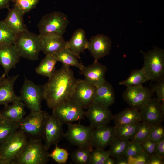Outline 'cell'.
<instances>
[{
  "mask_svg": "<svg viewBox=\"0 0 164 164\" xmlns=\"http://www.w3.org/2000/svg\"><path fill=\"white\" fill-rule=\"evenodd\" d=\"M76 80L69 66L63 65L55 70L42 87L43 99L48 107L52 109L71 99Z\"/></svg>",
  "mask_w": 164,
  "mask_h": 164,
  "instance_id": "1",
  "label": "cell"
},
{
  "mask_svg": "<svg viewBox=\"0 0 164 164\" xmlns=\"http://www.w3.org/2000/svg\"><path fill=\"white\" fill-rule=\"evenodd\" d=\"M46 111L41 110L30 111L19 122V129L23 132L28 140L43 139L44 128L49 115Z\"/></svg>",
  "mask_w": 164,
  "mask_h": 164,
  "instance_id": "2",
  "label": "cell"
},
{
  "mask_svg": "<svg viewBox=\"0 0 164 164\" xmlns=\"http://www.w3.org/2000/svg\"><path fill=\"white\" fill-rule=\"evenodd\" d=\"M28 140L19 129L0 145V164H13L22 153Z\"/></svg>",
  "mask_w": 164,
  "mask_h": 164,
  "instance_id": "3",
  "label": "cell"
},
{
  "mask_svg": "<svg viewBox=\"0 0 164 164\" xmlns=\"http://www.w3.org/2000/svg\"><path fill=\"white\" fill-rule=\"evenodd\" d=\"M13 44L21 57L29 60H38L42 51L41 38L39 35L28 30L16 34Z\"/></svg>",
  "mask_w": 164,
  "mask_h": 164,
  "instance_id": "4",
  "label": "cell"
},
{
  "mask_svg": "<svg viewBox=\"0 0 164 164\" xmlns=\"http://www.w3.org/2000/svg\"><path fill=\"white\" fill-rule=\"evenodd\" d=\"M69 21L67 16L60 11H55L43 16L37 25L41 37L63 36Z\"/></svg>",
  "mask_w": 164,
  "mask_h": 164,
  "instance_id": "5",
  "label": "cell"
},
{
  "mask_svg": "<svg viewBox=\"0 0 164 164\" xmlns=\"http://www.w3.org/2000/svg\"><path fill=\"white\" fill-rule=\"evenodd\" d=\"M144 58L143 67L149 80L157 81L164 79V51L155 46L147 52L141 50Z\"/></svg>",
  "mask_w": 164,
  "mask_h": 164,
  "instance_id": "6",
  "label": "cell"
},
{
  "mask_svg": "<svg viewBox=\"0 0 164 164\" xmlns=\"http://www.w3.org/2000/svg\"><path fill=\"white\" fill-rule=\"evenodd\" d=\"M41 140H28L13 164H46L49 160L47 149Z\"/></svg>",
  "mask_w": 164,
  "mask_h": 164,
  "instance_id": "7",
  "label": "cell"
},
{
  "mask_svg": "<svg viewBox=\"0 0 164 164\" xmlns=\"http://www.w3.org/2000/svg\"><path fill=\"white\" fill-rule=\"evenodd\" d=\"M67 125V130L63 137L73 145L92 150L91 141L93 128L90 125L86 126L80 123Z\"/></svg>",
  "mask_w": 164,
  "mask_h": 164,
  "instance_id": "8",
  "label": "cell"
},
{
  "mask_svg": "<svg viewBox=\"0 0 164 164\" xmlns=\"http://www.w3.org/2000/svg\"><path fill=\"white\" fill-rule=\"evenodd\" d=\"M52 110V114L63 124L80 121L85 116L83 108L71 98L61 103Z\"/></svg>",
  "mask_w": 164,
  "mask_h": 164,
  "instance_id": "9",
  "label": "cell"
},
{
  "mask_svg": "<svg viewBox=\"0 0 164 164\" xmlns=\"http://www.w3.org/2000/svg\"><path fill=\"white\" fill-rule=\"evenodd\" d=\"M19 96L21 101L30 111L41 110V103L43 99L42 87L25 77Z\"/></svg>",
  "mask_w": 164,
  "mask_h": 164,
  "instance_id": "10",
  "label": "cell"
},
{
  "mask_svg": "<svg viewBox=\"0 0 164 164\" xmlns=\"http://www.w3.org/2000/svg\"><path fill=\"white\" fill-rule=\"evenodd\" d=\"M154 92L142 85L127 87L123 92L124 100L130 107L140 109L152 98Z\"/></svg>",
  "mask_w": 164,
  "mask_h": 164,
  "instance_id": "11",
  "label": "cell"
},
{
  "mask_svg": "<svg viewBox=\"0 0 164 164\" xmlns=\"http://www.w3.org/2000/svg\"><path fill=\"white\" fill-rule=\"evenodd\" d=\"M142 121L150 125L161 124L164 117V102L151 98L140 109Z\"/></svg>",
  "mask_w": 164,
  "mask_h": 164,
  "instance_id": "12",
  "label": "cell"
},
{
  "mask_svg": "<svg viewBox=\"0 0 164 164\" xmlns=\"http://www.w3.org/2000/svg\"><path fill=\"white\" fill-rule=\"evenodd\" d=\"M85 112V116L93 128L107 125L113 119L109 107L96 102H92Z\"/></svg>",
  "mask_w": 164,
  "mask_h": 164,
  "instance_id": "13",
  "label": "cell"
},
{
  "mask_svg": "<svg viewBox=\"0 0 164 164\" xmlns=\"http://www.w3.org/2000/svg\"><path fill=\"white\" fill-rule=\"evenodd\" d=\"M96 87L84 79H77L71 99L83 109H87L93 102Z\"/></svg>",
  "mask_w": 164,
  "mask_h": 164,
  "instance_id": "14",
  "label": "cell"
},
{
  "mask_svg": "<svg viewBox=\"0 0 164 164\" xmlns=\"http://www.w3.org/2000/svg\"><path fill=\"white\" fill-rule=\"evenodd\" d=\"M63 124L52 114L49 115L44 128V145L48 150L52 145H56L64 137Z\"/></svg>",
  "mask_w": 164,
  "mask_h": 164,
  "instance_id": "15",
  "label": "cell"
},
{
  "mask_svg": "<svg viewBox=\"0 0 164 164\" xmlns=\"http://www.w3.org/2000/svg\"><path fill=\"white\" fill-rule=\"evenodd\" d=\"M111 44V39L108 36L99 34L91 38L87 49L95 60H98L110 53Z\"/></svg>",
  "mask_w": 164,
  "mask_h": 164,
  "instance_id": "16",
  "label": "cell"
},
{
  "mask_svg": "<svg viewBox=\"0 0 164 164\" xmlns=\"http://www.w3.org/2000/svg\"><path fill=\"white\" fill-rule=\"evenodd\" d=\"M21 57L15 46L13 44L0 46V65L4 70L2 75L8 76L12 69L15 68Z\"/></svg>",
  "mask_w": 164,
  "mask_h": 164,
  "instance_id": "17",
  "label": "cell"
},
{
  "mask_svg": "<svg viewBox=\"0 0 164 164\" xmlns=\"http://www.w3.org/2000/svg\"><path fill=\"white\" fill-rule=\"evenodd\" d=\"M114 127L106 125L93 128L91 145L95 148L104 149L115 139Z\"/></svg>",
  "mask_w": 164,
  "mask_h": 164,
  "instance_id": "18",
  "label": "cell"
},
{
  "mask_svg": "<svg viewBox=\"0 0 164 164\" xmlns=\"http://www.w3.org/2000/svg\"><path fill=\"white\" fill-rule=\"evenodd\" d=\"M107 70L106 67L95 60L94 63L87 66H84L81 71V74L87 81L96 87L104 83Z\"/></svg>",
  "mask_w": 164,
  "mask_h": 164,
  "instance_id": "19",
  "label": "cell"
},
{
  "mask_svg": "<svg viewBox=\"0 0 164 164\" xmlns=\"http://www.w3.org/2000/svg\"><path fill=\"white\" fill-rule=\"evenodd\" d=\"M8 9L7 16L3 20L6 26L16 34L27 30L24 21L25 14L14 5Z\"/></svg>",
  "mask_w": 164,
  "mask_h": 164,
  "instance_id": "20",
  "label": "cell"
},
{
  "mask_svg": "<svg viewBox=\"0 0 164 164\" xmlns=\"http://www.w3.org/2000/svg\"><path fill=\"white\" fill-rule=\"evenodd\" d=\"M19 76L18 74L8 77L5 82L0 86V105L5 106L21 101L20 96L16 95L14 90L15 83Z\"/></svg>",
  "mask_w": 164,
  "mask_h": 164,
  "instance_id": "21",
  "label": "cell"
},
{
  "mask_svg": "<svg viewBox=\"0 0 164 164\" xmlns=\"http://www.w3.org/2000/svg\"><path fill=\"white\" fill-rule=\"evenodd\" d=\"M40 37L42 51L46 55H53L67 48V42L65 41L63 36H55Z\"/></svg>",
  "mask_w": 164,
  "mask_h": 164,
  "instance_id": "22",
  "label": "cell"
},
{
  "mask_svg": "<svg viewBox=\"0 0 164 164\" xmlns=\"http://www.w3.org/2000/svg\"><path fill=\"white\" fill-rule=\"evenodd\" d=\"M93 102L109 107L115 101L114 90L112 85L106 81L96 87Z\"/></svg>",
  "mask_w": 164,
  "mask_h": 164,
  "instance_id": "23",
  "label": "cell"
},
{
  "mask_svg": "<svg viewBox=\"0 0 164 164\" xmlns=\"http://www.w3.org/2000/svg\"><path fill=\"white\" fill-rule=\"evenodd\" d=\"M67 48L70 50L77 57L87 49L89 41L86 39L85 32L79 28L73 33L70 40L67 41Z\"/></svg>",
  "mask_w": 164,
  "mask_h": 164,
  "instance_id": "24",
  "label": "cell"
},
{
  "mask_svg": "<svg viewBox=\"0 0 164 164\" xmlns=\"http://www.w3.org/2000/svg\"><path fill=\"white\" fill-rule=\"evenodd\" d=\"M115 126L133 124L141 122L142 118L138 109L132 108H127L113 116Z\"/></svg>",
  "mask_w": 164,
  "mask_h": 164,
  "instance_id": "25",
  "label": "cell"
},
{
  "mask_svg": "<svg viewBox=\"0 0 164 164\" xmlns=\"http://www.w3.org/2000/svg\"><path fill=\"white\" fill-rule=\"evenodd\" d=\"M12 104L4 106L3 109L0 112L4 119L19 122L26 114L24 108L25 105L22 101Z\"/></svg>",
  "mask_w": 164,
  "mask_h": 164,
  "instance_id": "26",
  "label": "cell"
},
{
  "mask_svg": "<svg viewBox=\"0 0 164 164\" xmlns=\"http://www.w3.org/2000/svg\"><path fill=\"white\" fill-rule=\"evenodd\" d=\"M53 55L58 62L62 63L63 65L74 66L82 70L84 66L79 62L77 57L68 48L64 49L54 54Z\"/></svg>",
  "mask_w": 164,
  "mask_h": 164,
  "instance_id": "27",
  "label": "cell"
},
{
  "mask_svg": "<svg viewBox=\"0 0 164 164\" xmlns=\"http://www.w3.org/2000/svg\"><path fill=\"white\" fill-rule=\"evenodd\" d=\"M58 62L53 55H46L35 69L37 74L50 77L55 71V66Z\"/></svg>",
  "mask_w": 164,
  "mask_h": 164,
  "instance_id": "28",
  "label": "cell"
},
{
  "mask_svg": "<svg viewBox=\"0 0 164 164\" xmlns=\"http://www.w3.org/2000/svg\"><path fill=\"white\" fill-rule=\"evenodd\" d=\"M149 80L145 70L143 67L140 69L133 70L130 75L126 80L119 82L121 85H124L127 87L136 86L142 84Z\"/></svg>",
  "mask_w": 164,
  "mask_h": 164,
  "instance_id": "29",
  "label": "cell"
},
{
  "mask_svg": "<svg viewBox=\"0 0 164 164\" xmlns=\"http://www.w3.org/2000/svg\"><path fill=\"white\" fill-rule=\"evenodd\" d=\"M140 123L141 122H139L120 126H114L116 138L120 140H131L137 132Z\"/></svg>",
  "mask_w": 164,
  "mask_h": 164,
  "instance_id": "30",
  "label": "cell"
},
{
  "mask_svg": "<svg viewBox=\"0 0 164 164\" xmlns=\"http://www.w3.org/2000/svg\"><path fill=\"white\" fill-rule=\"evenodd\" d=\"M18 129L19 122L4 119L0 122V145Z\"/></svg>",
  "mask_w": 164,
  "mask_h": 164,
  "instance_id": "31",
  "label": "cell"
},
{
  "mask_svg": "<svg viewBox=\"0 0 164 164\" xmlns=\"http://www.w3.org/2000/svg\"><path fill=\"white\" fill-rule=\"evenodd\" d=\"M130 142L129 140H120L116 138L109 145L108 151L110 156L116 159L124 155Z\"/></svg>",
  "mask_w": 164,
  "mask_h": 164,
  "instance_id": "32",
  "label": "cell"
},
{
  "mask_svg": "<svg viewBox=\"0 0 164 164\" xmlns=\"http://www.w3.org/2000/svg\"><path fill=\"white\" fill-rule=\"evenodd\" d=\"M92 151L87 148L78 147L71 153L72 160L76 164H90Z\"/></svg>",
  "mask_w": 164,
  "mask_h": 164,
  "instance_id": "33",
  "label": "cell"
},
{
  "mask_svg": "<svg viewBox=\"0 0 164 164\" xmlns=\"http://www.w3.org/2000/svg\"><path fill=\"white\" fill-rule=\"evenodd\" d=\"M16 34L6 26L3 20H0V46L13 44Z\"/></svg>",
  "mask_w": 164,
  "mask_h": 164,
  "instance_id": "34",
  "label": "cell"
},
{
  "mask_svg": "<svg viewBox=\"0 0 164 164\" xmlns=\"http://www.w3.org/2000/svg\"><path fill=\"white\" fill-rule=\"evenodd\" d=\"M109 156L108 151L103 149L95 148L91 152L90 164H105Z\"/></svg>",
  "mask_w": 164,
  "mask_h": 164,
  "instance_id": "35",
  "label": "cell"
},
{
  "mask_svg": "<svg viewBox=\"0 0 164 164\" xmlns=\"http://www.w3.org/2000/svg\"><path fill=\"white\" fill-rule=\"evenodd\" d=\"M140 126L131 141L141 143L148 138L151 125L141 121Z\"/></svg>",
  "mask_w": 164,
  "mask_h": 164,
  "instance_id": "36",
  "label": "cell"
},
{
  "mask_svg": "<svg viewBox=\"0 0 164 164\" xmlns=\"http://www.w3.org/2000/svg\"><path fill=\"white\" fill-rule=\"evenodd\" d=\"M55 149L49 154V156L59 164L66 163L68 157L69 153L65 149L59 147L58 144L55 145Z\"/></svg>",
  "mask_w": 164,
  "mask_h": 164,
  "instance_id": "37",
  "label": "cell"
},
{
  "mask_svg": "<svg viewBox=\"0 0 164 164\" xmlns=\"http://www.w3.org/2000/svg\"><path fill=\"white\" fill-rule=\"evenodd\" d=\"M39 0H13L15 5L24 14L28 13L36 7Z\"/></svg>",
  "mask_w": 164,
  "mask_h": 164,
  "instance_id": "38",
  "label": "cell"
},
{
  "mask_svg": "<svg viewBox=\"0 0 164 164\" xmlns=\"http://www.w3.org/2000/svg\"><path fill=\"white\" fill-rule=\"evenodd\" d=\"M148 138L157 142L164 139V128L161 124L151 125Z\"/></svg>",
  "mask_w": 164,
  "mask_h": 164,
  "instance_id": "39",
  "label": "cell"
},
{
  "mask_svg": "<svg viewBox=\"0 0 164 164\" xmlns=\"http://www.w3.org/2000/svg\"><path fill=\"white\" fill-rule=\"evenodd\" d=\"M149 156L142 151L134 156L128 158V164H148Z\"/></svg>",
  "mask_w": 164,
  "mask_h": 164,
  "instance_id": "40",
  "label": "cell"
},
{
  "mask_svg": "<svg viewBox=\"0 0 164 164\" xmlns=\"http://www.w3.org/2000/svg\"><path fill=\"white\" fill-rule=\"evenodd\" d=\"M142 151V150L140 143L131 141L128 145L124 156L128 158L136 155Z\"/></svg>",
  "mask_w": 164,
  "mask_h": 164,
  "instance_id": "41",
  "label": "cell"
},
{
  "mask_svg": "<svg viewBox=\"0 0 164 164\" xmlns=\"http://www.w3.org/2000/svg\"><path fill=\"white\" fill-rule=\"evenodd\" d=\"M151 85V89L156 93L157 98L161 102H164V79L156 81Z\"/></svg>",
  "mask_w": 164,
  "mask_h": 164,
  "instance_id": "42",
  "label": "cell"
},
{
  "mask_svg": "<svg viewBox=\"0 0 164 164\" xmlns=\"http://www.w3.org/2000/svg\"><path fill=\"white\" fill-rule=\"evenodd\" d=\"M156 143L155 141L148 138L140 143V144L142 151L150 156L155 153Z\"/></svg>",
  "mask_w": 164,
  "mask_h": 164,
  "instance_id": "43",
  "label": "cell"
},
{
  "mask_svg": "<svg viewBox=\"0 0 164 164\" xmlns=\"http://www.w3.org/2000/svg\"><path fill=\"white\" fill-rule=\"evenodd\" d=\"M164 158L154 153L149 156L148 164H163Z\"/></svg>",
  "mask_w": 164,
  "mask_h": 164,
  "instance_id": "44",
  "label": "cell"
},
{
  "mask_svg": "<svg viewBox=\"0 0 164 164\" xmlns=\"http://www.w3.org/2000/svg\"><path fill=\"white\" fill-rule=\"evenodd\" d=\"M155 154L164 158V139L157 142Z\"/></svg>",
  "mask_w": 164,
  "mask_h": 164,
  "instance_id": "45",
  "label": "cell"
},
{
  "mask_svg": "<svg viewBox=\"0 0 164 164\" xmlns=\"http://www.w3.org/2000/svg\"><path fill=\"white\" fill-rule=\"evenodd\" d=\"M115 164H128V158L124 155L119 157L115 159Z\"/></svg>",
  "mask_w": 164,
  "mask_h": 164,
  "instance_id": "46",
  "label": "cell"
},
{
  "mask_svg": "<svg viewBox=\"0 0 164 164\" xmlns=\"http://www.w3.org/2000/svg\"><path fill=\"white\" fill-rule=\"evenodd\" d=\"M13 0H0V9L9 8V4Z\"/></svg>",
  "mask_w": 164,
  "mask_h": 164,
  "instance_id": "47",
  "label": "cell"
},
{
  "mask_svg": "<svg viewBox=\"0 0 164 164\" xmlns=\"http://www.w3.org/2000/svg\"><path fill=\"white\" fill-rule=\"evenodd\" d=\"M115 159H113L109 156L107 159L105 164H115Z\"/></svg>",
  "mask_w": 164,
  "mask_h": 164,
  "instance_id": "48",
  "label": "cell"
},
{
  "mask_svg": "<svg viewBox=\"0 0 164 164\" xmlns=\"http://www.w3.org/2000/svg\"><path fill=\"white\" fill-rule=\"evenodd\" d=\"M7 77L5 76H0V86L2 85L7 81Z\"/></svg>",
  "mask_w": 164,
  "mask_h": 164,
  "instance_id": "49",
  "label": "cell"
},
{
  "mask_svg": "<svg viewBox=\"0 0 164 164\" xmlns=\"http://www.w3.org/2000/svg\"><path fill=\"white\" fill-rule=\"evenodd\" d=\"M4 119V118L0 112V122H1Z\"/></svg>",
  "mask_w": 164,
  "mask_h": 164,
  "instance_id": "50",
  "label": "cell"
}]
</instances>
